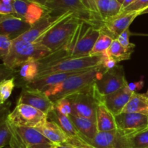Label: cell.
Instances as JSON below:
<instances>
[{
    "label": "cell",
    "instance_id": "obj_1",
    "mask_svg": "<svg viewBox=\"0 0 148 148\" xmlns=\"http://www.w3.org/2000/svg\"><path fill=\"white\" fill-rule=\"evenodd\" d=\"M101 34V27L85 22H80L67 43L56 53L46 57V62H39L40 65L68 58L89 56Z\"/></svg>",
    "mask_w": 148,
    "mask_h": 148
},
{
    "label": "cell",
    "instance_id": "obj_2",
    "mask_svg": "<svg viewBox=\"0 0 148 148\" xmlns=\"http://www.w3.org/2000/svg\"><path fill=\"white\" fill-rule=\"evenodd\" d=\"M46 7L52 15L71 12L81 21L100 27L103 25L92 0H50Z\"/></svg>",
    "mask_w": 148,
    "mask_h": 148
},
{
    "label": "cell",
    "instance_id": "obj_3",
    "mask_svg": "<svg viewBox=\"0 0 148 148\" xmlns=\"http://www.w3.org/2000/svg\"><path fill=\"white\" fill-rule=\"evenodd\" d=\"M103 72L104 69L100 65L85 72L70 77L44 92L54 103L59 100L77 93L91 86Z\"/></svg>",
    "mask_w": 148,
    "mask_h": 148
},
{
    "label": "cell",
    "instance_id": "obj_4",
    "mask_svg": "<svg viewBox=\"0 0 148 148\" xmlns=\"http://www.w3.org/2000/svg\"><path fill=\"white\" fill-rule=\"evenodd\" d=\"M52 52L40 43H31L23 40H12L10 53L2 59L7 69L14 70L23 63L30 60L41 61L50 56Z\"/></svg>",
    "mask_w": 148,
    "mask_h": 148
},
{
    "label": "cell",
    "instance_id": "obj_5",
    "mask_svg": "<svg viewBox=\"0 0 148 148\" xmlns=\"http://www.w3.org/2000/svg\"><path fill=\"white\" fill-rule=\"evenodd\" d=\"M103 56H85L68 58L40 65L38 77L58 72H74L88 71L100 66Z\"/></svg>",
    "mask_w": 148,
    "mask_h": 148
},
{
    "label": "cell",
    "instance_id": "obj_6",
    "mask_svg": "<svg viewBox=\"0 0 148 148\" xmlns=\"http://www.w3.org/2000/svg\"><path fill=\"white\" fill-rule=\"evenodd\" d=\"M80 22L70 14L49 30L38 43L48 48L52 53H56L67 43Z\"/></svg>",
    "mask_w": 148,
    "mask_h": 148
},
{
    "label": "cell",
    "instance_id": "obj_7",
    "mask_svg": "<svg viewBox=\"0 0 148 148\" xmlns=\"http://www.w3.org/2000/svg\"><path fill=\"white\" fill-rule=\"evenodd\" d=\"M72 105V115L85 117L96 122V111L101 103V95L95 90L94 83L86 89L66 97Z\"/></svg>",
    "mask_w": 148,
    "mask_h": 148
},
{
    "label": "cell",
    "instance_id": "obj_8",
    "mask_svg": "<svg viewBox=\"0 0 148 148\" xmlns=\"http://www.w3.org/2000/svg\"><path fill=\"white\" fill-rule=\"evenodd\" d=\"M9 124L12 134L11 141L17 148H54L55 145L36 128Z\"/></svg>",
    "mask_w": 148,
    "mask_h": 148
},
{
    "label": "cell",
    "instance_id": "obj_9",
    "mask_svg": "<svg viewBox=\"0 0 148 148\" xmlns=\"http://www.w3.org/2000/svg\"><path fill=\"white\" fill-rule=\"evenodd\" d=\"M7 119L10 124L16 127L36 128L47 119V115L27 104L17 103L14 110L9 113Z\"/></svg>",
    "mask_w": 148,
    "mask_h": 148
},
{
    "label": "cell",
    "instance_id": "obj_10",
    "mask_svg": "<svg viewBox=\"0 0 148 148\" xmlns=\"http://www.w3.org/2000/svg\"><path fill=\"white\" fill-rule=\"evenodd\" d=\"M127 84L124 67L118 64L114 69L104 71L95 81L94 86L101 96H105L124 88Z\"/></svg>",
    "mask_w": 148,
    "mask_h": 148
},
{
    "label": "cell",
    "instance_id": "obj_11",
    "mask_svg": "<svg viewBox=\"0 0 148 148\" xmlns=\"http://www.w3.org/2000/svg\"><path fill=\"white\" fill-rule=\"evenodd\" d=\"M72 14V13L71 12H66L62 15L57 16L52 15L49 12L41 19L33 25L28 31L25 33L15 40L31 43H38L49 30H51L62 20Z\"/></svg>",
    "mask_w": 148,
    "mask_h": 148
},
{
    "label": "cell",
    "instance_id": "obj_12",
    "mask_svg": "<svg viewBox=\"0 0 148 148\" xmlns=\"http://www.w3.org/2000/svg\"><path fill=\"white\" fill-rule=\"evenodd\" d=\"M115 116L116 128L126 137H130L148 127V116L134 113H121Z\"/></svg>",
    "mask_w": 148,
    "mask_h": 148
},
{
    "label": "cell",
    "instance_id": "obj_13",
    "mask_svg": "<svg viewBox=\"0 0 148 148\" xmlns=\"http://www.w3.org/2000/svg\"><path fill=\"white\" fill-rule=\"evenodd\" d=\"M88 143L94 148H132L129 137L117 129L98 132L95 138L88 141Z\"/></svg>",
    "mask_w": 148,
    "mask_h": 148
},
{
    "label": "cell",
    "instance_id": "obj_14",
    "mask_svg": "<svg viewBox=\"0 0 148 148\" xmlns=\"http://www.w3.org/2000/svg\"><path fill=\"white\" fill-rule=\"evenodd\" d=\"M139 15L140 13L137 12H121L117 15L103 21L101 29L114 39H117L123 32L129 29L132 23Z\"/></svg>",
    "mask_w": 148,
    "mask_h": 148
},
{
    "label": "cell",
    "instance_id": "obj_15",
    "mask_svg": "<svg viewBox=\"0 0 148 148\" xmlns=\"http://www.w3.org/2000/svg\"><path fill=\"white\" fill-rule=\"evenodd\" d=\"M17 103L33 106L48 115L54 108V103L44 92L39 90L24 88Z\"/></svg>",
    "mask_w": 148,
    "mask_h": 148
},
{
    "label": "cell",
    "instance_id": "obj_16",
    "mask_svg": "<svg viewBox=\"0 0 148 148\" xmlns=\"http://www.w3.org/2000/svg\"><path fill=\"white\" fill-rule=\"evenodd\" d=\"M12 4L15 15L31 25L49 12L46 7L27 0H13Z\"/></svg>",
    "mask_w": 148,
    "mask_h": 148
},
{
    "label": "cell",
    "instance_id": "obj_17",
    "mask_svg": "<svg viewBox=\"0 0 148 148\" xmlns=\"http://www.w3.org/2000/svg\"><path fill=\"white\" fill-rule=\"evenodd\" d=\"M31 25L14 14L1 15L0 17V33L8 36L14 40L28 31Z\"/></svg>",
    "mask_w": 148,
    "mask_h": 148
},
{
    "label": "cell",
    "instance_id": "obj_18",
    "mask_svg": "<svg viewBox=\"0 0 148 148\" xmlns=\"http://www.w3.org/2000/svg\"><path fill=\"white\" fill-rule=\"evenodd\" d=\"M127 85L113 93L101 96V102L103 103L114 116L122 113L124 107L134 93L129 89Z\"/></svg>",
    "mask_w": 148,
    "mask_h": 148
},
{
    "label": "cell",
    "instance_id": "obj_19",
    "mask_svg": "<svg viewBox=\"0 0 148 148\" xmlns=\"http://www.w3.org/2000/svg\"><path fill=\"white\" fill-rule=\"evenodd\" d=\"M85 72H86V71L74 72H58V73L49 74V75H43V76L38 77L32 82L24 84V86L25 88L39 90L45 92L48 89L61 83L70 77Z\"/></svg>",
    "mask_w": 148,
    "mask_h": 148
},
{
    "label": "cell",
    "instance_id": "obj_20",
    "mask_svg": "<svg viewBox=\"0 0 148 148\" xmlns=\"http://www.w3.org/2000/svg\"><path fill=\"white\" fill-rule=\"evenodd\" d=\"M36 129L54 145L66 143L69 139L63 130L56 122L49 119L48 117L40 123Z\"/></svg>",
    "mask_w": 148,
    "mask_h": 148
},
{
    "label": "cell",
    "instance_id": "obj_21",
    "mask_svg": "<svg viewBox=\"0 0 148 148\" xmlns=\"http://www.w3.org/2000/svg\"><path fill=\"white\" fill-rule=\"evenodd\" d=\"M101 20L105 21L121 12L122 5L117 0H92Z\"/></svg>",
    "mask_w": 148,
    "mask_h": 148
},
{
    "label": "cell",
    "instance_id": "obj_22",
    "mask_svg": "<svg viewBox=\"0 0 148 148\" xmlns=\"http://www.w3.org/2000/svg\"><path fill=\"white\" fill-rule=\"evenodd\" d=\"M68 117L79 133H81L86 138L87 143H88V141L95 138L97 133L98 132L96 122L90 119L78 116L69 115Z\"/></svg>",
    "mask_w": 148,
    "mask_h": 148
},
{
    "label": "cell",
    "instance_id": "obj_23",
    "mask_svg": "<svg viewBox=\"0 0 148 148\" xmlns=\"http://www.w3.org/2000/svg\"><path fill=\"white\" fill-rule=\"evenodd\" d=\"M96 124L98 132L111 131L117 129L115 116L101 102L97 108Z\"/></svg>",
    "mask_w": 148,
    "mask_h": 148
},
{
    "label": "cell",
    "instance_id": "obj_24",
    "mask_svg": "<svg viewBox=\"0 0 148 148\" xmlns=\"http://www.w3.org/2000/svg\"><path fill=\"white\" fill-rule=\"evenodd\" d=\"M122 113H134L148 116V98L145 94L134 92Z\"/></svg>",
    "mask_w": 148,
    "mask_h": 148
},
{
    "label": "cell",
    "instance_id": "obj_25",
    "mask_svg": "<svg viewBox=\"0 0 148 148\" xmlns=\"http://www.w3.org/2000/svg\"><path fill=\"white\" fill-rule=\"evenodd\" d=\"M19 75L25 82V84L34 80L38 77L40 69L39 62L30 60L19 66Z\"/></svg>",
    "mask_w": 148,
    "mask_h": 148
},
{
    "label": "cell",
    "instance_id": "obj_26",
    "mask_svg": "<svg viewBox=\"0 0 148 148\" xmlns=\"http://www.w3.org/2000/svg\"><path fill=\"white\" fill-rule=\"evenodd\" d=\"M114 39L110 35L104 33L101 29V34L97 39L89 56H106L107 52Z\"/></svg>",
    "mask_w": 148,
    "mask_h": 148
},
{
    "label": "cell",
    "instance_id": "obj_27",
    "mask_svg": "<svg viewBox=\"0 0 148 148\" xmlns=\"http://www.w3.org/2000/svg\"><path fill=\"white\" fill-rule=\"evenodd\" d=\"M132 51L125 49L117 39H114L107 52V56L112 57L117 62L130 59Z\"/></svg>",
    "mask_w": 148,
    "mask_h": 148
},
{
    "label": "cell",
    "instance_id": "obj_28",
    "mask_svg": "<svg viewBox=\"0 0 148 148\" xmlns=\"http://www.w3.org/2000/svg\"><path fill=\"white\" fill-rule=\"evenodd\" d=\"M7 116H2L0 124V148L5 147L10 145L12 137L10 124L7 121Z\"/></svg>",
    "mask_w": 148,
    "mask_h": 148
},
{
    "label": "cell",
    "instance_id": "obj_29",
    "mask_svg": "<svg viewBox=\"0 0 148 148\" xmlns=\"http://www.w3.org/2000/svg\"><path fill=\"white\" fill-rule=\"evenodd\" d=\"M128 137L132 148H148V127Z\"/></svg>",
    "mask_w": 148,
    "mask_h": 148
},
{
    "label": "cell",
    "instance_id": "obj_30",
    "mask_svg": "<svg viewBox=\"0 0 148 148\" xmlns=\"http://www.w3.org/2000/svg\"><path fill=\"white\" fill-rule=\"evenodd\" d=\"M14 79V77H11L1 80L0 84V103L1 105H3L12 95L15 87Z\"/></svg>",
    "mask_w": 148,
    "mask_h": 148
},
{
    "label": "cell",
    "instance_id": "obj_31",
    "mask_svg": "<svg viewBox=\"0 0 148 148\" xmlns=\"http://www.w3.org/2000/svg\"><path fill=\"white\" fill-rule=\"evenodd\" d=\"M54 110L62 115L68 117L73 114L72 105L66 98H62L54 103Z\"/></svg>",
    "mask_w": 148,
    "mask_h": 148
},
{
    "label": "cell",
    "instance_id": "obj_32",
    "mask_svg": "<svg viewBox=\"0 0 148 148\" xmlns=\"http://www.w3.org/2000/svg\"><path fill=\"white\" fill-rule=\"evenodd\" d=\"M12 46V40L7 36L0 34V57L1 60L10 53Z\"/></svg>",
    "mask_w": 148,
    "mask_h": 148
},
{
    "label": "cell",
    "instance_id": "obj_33",
    "mask_svg": "<svg viewBox=\"0 0 148 148\" xmlns=\"http://www.w3.org/2000/svg\"><path fill=\"white\" fill-rule=\"evenodd\" d=\"M147 8H148V0H135L132 4L124 9L121 12H137L140 13Z\"/></svg>",
    "mask_w": 148,
    "mask_h": 148
},
{
    "label": "cell",
    "instance_id": "obj_34",
    "mask_svg": "<svg viewBox=\"0 0 148 148\" xmlns=\"http://www.w3.org/2000/svg\"><path fill=\"white\" fill-rule=\"evenodd\" d=\"M132 33L130 32V29H127V30H126L125 31L123 32V33L117 38V40L119 41V43H121L125 49L134 51V48L135 47V45H134V43H130V37Z\"/></svg>",
    "mask_w": 148,
    "mask_h": 148
},
{
    "label": "cell",
    "instance_id": "obj_35",
    "mask_svg": "<svg viewBox=\"0 0 148 148\" xmlns=\"http://www.w3.org/2000/svg\"><path fill=\"white\" fill-rule=\"evenodd\" d=\"M119 62H117L114 59H113L112 57H110L108 56H103L102 59V62H101V66H102L103 69H104V71H108L110 69H112L114 68H115L116 66L118 65Z\"/></svg>",
    "mask_w": 148,
    "mask_h": 148
},
{
    "label": "cell",
    "instance_id": "obj_36",
    "mask_svg": "<svg viewBox=\"0 0 148 148\" xmlns=\"http://www.w3.org/2000/svg\"><path fill=\"white\" fill-rule=\"evenodd\" d=\"M0 14L1 15H7V14H14V6L12 3L10 4H4L3 2H0Z\"/></svg>",
    "mask_w": 148,
    "mask_h": 148
},
{
    "label": "cell",
    "instance_id": "obj_37",
    "mask_svg": "<svg viewBox=\"0 0 148 148\" xmlns=\"http://www.w3.org/2000/svg\"><path fill=\"white\" fill-rule=\"evenodd\" d=\"M129 89L133 92H137L139 90L142 89L144 86V82L143 80L139 81L137 82H132V83H128L127 85Z\"/></svg>",
    "mask_w": 148,
    "mask_h": 148
},
{
    "label": "cell",
    "instance_id": "obj_38",
    "mask_svg": "<svg viewBox=\"0 0 148 148\" xmlns=\"http://www.w3.org/2000/svg\"><path fill=\"white\" fill-rule=\"evenodd\" d=\"M27 1H31V2L36 3V4H39V5H41L43 6V7H46L48 3L50 1V0H27ZM46 8H47V7H46Z\"/></svg>",
    "mask_w": 148,
    "mask_h": 148
},
{
    "label": "cell",
    "instance_id": "obj_39",
    "mask_svg": "<svg viewBox=\"0 0 148 148\" xmlns=\"http://www.w3.org/2000/svg\"><path fill=\"white\" fill-rule=\"evenodd\" d=\"M54 148H78L77 147H75V146L69 144V143H62V144L59 145H55Z\"/></svg>",
    "mask_w": 148,
    "mask_h": 148
},
{
    "label": "cell",
    "instance_id": "obj_40",
    "mask_svg": "<svg viewBox=\"0 0 148 148\" xmlns=\"http://www.w3.org/2000/svg\"><path fill=\"white\" fill-rule=\"evenodd\" d=\"M134 1H135V0H125L122 4V10H124V9L127 8V7H129V6H130V4H132ZM122 10H121V11H122Z\"/></svg>",
    "mask_w": 148,
    "mask_h": 148
},
{
    "label": "cell",
    "instance_id": "obj_41",
    "mask_svg": "<svg viewBox=\"0 0 148 148\" xmlns=\"http://www.w3.org/2000/svg\"><path fill=\"white\" fill-rule=\"evenodd\" d=\"M8 148H17V147L14 144V143H13V142L10 141V145H9V147Z\"/></svg>",
    "mask_w": 148,
    "mask_h": 148
},
{
    "label": "cell",
    "instance_id": "obj_42",
    "mask_svg": "<svg viewBox=\"0 0 148 148\" xmlns=\"http://www.w3.org/2000/svg\"><path fill=\"white\" fill-rule=\"evenodd\" d=\"M13 0H1V2L4 3V4H10V3H12Z\"/></svg>",
    "mask_w": 148,
    "mask_h": 148
},
{
    "label": "cell",
    "instance_id": "obj_43",
    "mask_svg": "<svg viewBox=\"0 0 148 148\" xmlns=\"http://www.w3.org/2000/svg\"><path fill=\"white\" fill-rule=\"evenodd\" d=\"M148 14V8L145 9V10H143V12H141L140 13V15H141V14Z\"/></svg>",
    "mask_w": 148,
    "mask_h": 148
},
{
    "label": "cell",
    "instance_id": "obj_44",
    "mask_svg": "<svg viewBox=\"0 0 148 148\" xmlns=\"http://www.w3.org/2000/svg\"><path fill=\"white\" fill-rule=\"evenodd\" d=\"M117 1H118L119 2L120 4H121V5H122V4H123V3L124 2V1H125V0H117Z\"/></svg>",
    "mask_w": 148,
    "mask_h": 148
},
{
    "label": "cell",
    "instance_id": "obj_45",
    "mask_svg": "<svg viewBox=\"0 0 148 148\" xmlns=\"http://www.w3.org/2000/svg\"><path fill=\"white\" fill-rule=\"evenodd\" d=\"M145 95H146V96H147V98H148V90H147V92H146V93H145Z\"/></svg>",
    "mask_w": 148,
    "mask_h": 148
}]
</instances>
